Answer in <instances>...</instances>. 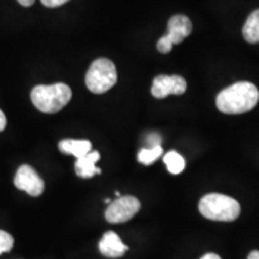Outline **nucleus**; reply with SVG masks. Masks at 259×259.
I'll list each match as a JSON object with an SVG mask.
<instances>
[{
  "label": "nucleus",
  "instance_id": "1",
  "mask_svg": "<svg viewBox=\"0 0 259 259\" xmlns=\"http://www.w3.org/2000/svg\"><path fill=\"white\" fill-rule=\"evenodd\" d=\"M259 101L257 87L250 82H238L223 89L216 97L219 111L225 114H244L253 109Z\"/></svg>",
  "mask_w": 259,
  "mask_h": 259
},
{
  "label": "nucleus",
  "instance_id": "2",
  "mask_svg": "<svg viewBox=\"0 0 259 259\" xmlns=\"http://www.w3.org/2000/svg\"><path fill=\"white\" fill-rule=\"evenodd\" d=\"M31 101L38 111L53 114L61 111L72 97V90L64 83L37 85L31 90Z\"/></svg>",
  "mask_w": 259,
  "mask_h": 259
},
{
  "label": "nucleus",
  "instance_id": "3",
  "mask_svg": "<svg viewBox=\"0 0 259 259\" xmlns=\"http://www.w3.org/2000/svg\"><path fill=\"white\" fill-rule=\"evenodd\" d=\"M240 204L232 197L221 193H210L199 202V212L212 221L231 222L240 215Z\"/></svg>",
  "mask_w": 259,
  "mask_h": 259
},
{
  "label": "nucleus",
  "instance_id": "4",
  "mask_svg": "<svg viewBox=\"0 0 259 259\" xmlns=\"http://www.w3.org/2000/svg\"><path fill=\"white\" fill-rule=\"evenodd\" d=\"M118 80L115 65L112 60L100 58L93 61L85 76V84L94 94H103L115 85Z\"/></svg>",
  "mask_w": 259,
  "mask_h": 259
},
{
  "label": "nucleus",
  "instance_id": "5",
  "mask_svg": "<svg viewBox=\"0 0 259 259\" xmlns=\"http://www.w3.org/2000/svg\"><path fill=\"white\" fill-rule=\"evenodd\" d=\"M141 209V203L134 196H122L109 204L106 220L109 223H124L131 220Z\"/></svg>",
  "mask_w": 259,
  "mask_h": 259
},
{
  "label": "nucleus",
  "instance_id": "6",
  "mask_svg": "<svg viewBox=\"0 0 259 259\" xmlns=\"http://www.w3.org/2000/svg\"><path fill=\"white\" fill-rule=\"evenodd\" d=\"M186 80L181 76L160 74L154 79L151 85V94L156 99H164L169 95H181L186 92Z\"/></svg>",
  "mask_w": 259,
  "mask_h": 259
},
{
  "label": "nucleus",
  "instance_id": "7",
  "mask_svg": "<svg viewBox=\"0 0 259 259\" xmlns=\"http://www.w3.org/2000/svg\"><path fill=\"white\" fill-rule=\"evenodd\" d=\"M15 186L18 190L24 191L32 197L41 196L45 190V183L34 168L23 164L18 168L15 176Z\"/></svg>",
  "mask_w": 259,
  "mask_h": 259
},
{
  "label": "nucleus",
  "instance_id": "8",
  "mask_svg": "<svg viewBox=\"0 0 259 259\" xmlns=\"http://www.w3.org/2000/svg\"><path fill=\"white\" fill-rule=\"evenodd\" d=\"M191 32H192V23L187 16L176 15L168 22V32L166 36L173 45L181 44Z\"/></svg>",
  "mask_w": 259,
  "mask_h": 259
},
{
  "label": "nucleus",
  "instance_id": "9",
  "mask_svg": "<svg viewBox=\"0 0 259 259\" xmlns=\"http://www.w3.org/2000/svg\"><path fill=\"white\" fill-rule=\"evenodd\" d=\"M100 252L108 258H118L121 257L128 247L122 244L120 236L114 232H107L103 234L102 239L99 244Z\"/></svg>",
  "mask_w": 259,
  "mask_h": 259
},
{
  "label": "nucleus",
  "instance_id": "10",
  "mask_svg": "<svg viewBox=\"0 0 259 259\" xmlns=\"http://www.w3.org/2000/svg\"><path fill=\"white\" fill-rule=\"evenodd\" d=\"M100 160L99 151H90L85 156L77 158L74 163V170L79 178L83 179H90L95 174H101V169L96 167L97 161Z\"/></svg>",
  "mask_w": 259,
  "mask_h": 259
},
{
  "label": "nucleus",
  "instance_id": "11",
  "mask_svg": "<svg viewBox=\"0 0 259 259\" xmlns=\"http://www.w3.org/2000/svg\"><path fill=\"white\" fill-rule=\"evenodd\" d=\"M59 150L65 155L80 158L92 151V143L87 139H63L59 142Z\"/></svg>",
  "mask_w": 259,
  "mask_h": 259
},
{
  "label": "nucleus",
  "instance_id": "12",
  "mask_svg": "<svg viewBox=\"0 0 259 259\" xmlns=\"http://www.w3.org/2000/svg\"><path fill=\"white\" fill-rule=\"evenodd\" d=\"M242 35L248 44L259 42V9L248 16L247 21L242 28Z\"/></svg>",
  "mask_w": 259,
  "mask_h": 259
},
{
  "label": "nucleus",
  "instance_id": "13",
  "mask_svg": "<svg viewBox=\"0 0 259 259\" xmlns=\"http://www.w3.org/2000/svg\"><path fill=\"white\" fill-rule=\"evenodd\" d=\"M163 161L166 163L168 171L170 174H174V176H177V174L181 173V171L185 169V160L177 151H169V153H167L164 155Z\"/></svg>",
  "mask_w": 259,
  "mask_h": 259
},
{
  "label": "nucleus",
  "instance_id": "14",
  "mask_svg": "<svg viewBox=\"0 0 259 259\" xmlns=\"http://www.w3.org/2000/svg\"><path fill=\"white\" fill-rule=\"evenodd\" d=\"M163 154V149L160 145V147L155 148H143L139 150L138 153V161L141 162L142 164H145V166H150L151 163H154L157 158H160Z\"/></svg>",
  "mask_w": 259,
  "mask_h": 259
},
{
  "label": "nucleus",
  "instance_id": "15",
  "mask_svg": "<svg viewBox=\"0 0 259 259\" xmlns=\"http://www.w3.org/2000/svg\"><path fill=\"white\" fill-rule=\"evenodd\" d=\"M14 238L8 232L0 231V254L10 252L14 247Z\"/></svg>",
  "mask_w": 259,
  "mask_h": 259
},
{
  "label": "nucleus",
  "instance_id": "16",
  "mask_svg": "<svg viewBox=\"0 0 259 259\" xmlns=\"http://www.w3.org/2000/svg\"><path fill=\"white\" fill-rule=\"evenodd\" d=\"M171 48H173V44L168 40L166 35L164 36H162L160 40H158L157 42V50L160 53H163V54H167L169 53V52L171 51Z\"/></svg>",
  "mask_w": 259,
  "mask_h": 259
},
{
  "label": "nucleus",
  "instance_id": "17",
  "mask_svg": "<svg viewBox=\"0 0 259 259\" xmlns=\"http://www.w3.org/2000/svg\"><path fill=\"white\" fill-rule=\"evenodd\" d=\"M148 148H155L161 145V137L157 134H151L147 137Z\"/></svg>",
  "mask_w": 259,
  "mask_h": 259
},
{
  "label": "nucleus",
  "instance_id": "18",
  "mask_svg": "<svg viewBox=\"0 0 259 259\" xmlns=\"http://www.w3.org/2000/svg\"><path fill=\"white\" fill-rule=\"evenodd\" d=\"M67 2H70V0H41V3L46 8H58V6L66 4Z\"/></svg>",
  "mask_w": 259,
  "mask_h": 259
},
{
  "label": "nucleus",
  "instance_id": "19",
  "mask_svg": "<svg viewBox=\"0 0 259 259\" xmlns=\"http://www.w3.org/2000/svg\"><path fill=\"white\" fill-rule=\"evenodd\" d=\"M5 127H6V118L4 113H3L2 109H0V132L4 131Z\"/></svg>",
  "mask_w": 259,
  "mask_h": 259
},
{
  "label": "nucleus",
  "instance_id": "20",
  "mask_svg": "<svg viewBox=\"0 0 259 259\" xmlns=\"http://www.w3.org/2000/svg\"><path fill=\"white\" fill-rule=\"evenodd\" d=\"M17 2L21 4L22 6H25V8H29L35 3V0H17Z\"/></svg>",
  "mask_w": 259,
  "mask_h": 259
},
{
  "label": "nucleus",
  "instance_id": "21",
  "mask_svg": "<svg viewBox=\"0 0 259 259\" xmlns=\"http://www.w3.org/2000/svg\"><path fill=\"white\" fill-rule=\"evenodd\" d=\"M200 259H221V257H220V255H218V254H215V253H208Z\"/></svg>",
  "mask_w": 259,
  "mask_h": 259
},
{
  "label": "nucleus",
  "instance_id": "22",
  "mask_svg": "<svg viewBox=\"0 0 259 259\" xmlns=\"http://www.w3.org/2000/svg\"><path fill=\"white\" fill-rule=\"evenodd\" d=\"M247 259H259V251H252L250 254H248Z\"/></svg>",
  "mask_w": 259,
  "mask_h": 259
},
{
  "label": "nucleus",
  "instance_id": "23",
  "mask_svg": "<svg viewBox=\"0 0 259 259\" xmlns=\"http://www.w3.org/2000/svg\"><path fill=\"white\" fill-rule=\"evenodd\" d=\"M115 196L118 197V198H119V197H121V196H120V193H119V192H115Z\"/></svg>",
  "mask_w": 259,
  "mask_h": 259
}]
</instances>
